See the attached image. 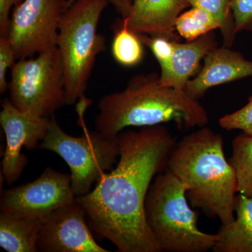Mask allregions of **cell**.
<instances>
[{"label": "cell", "mask_w": 252, "mask_h": 252, "mask_svg": "<svg viewBox=\"0 0 252 252\" xmlns=\"http://www.w3.org/2000/svg\"><path fill=\"white\" fill-rule=\"evenodd\" d=\"M175 31L187 41L195 40L200 36L220 29V24L208 11L192 7L182 12L175 21Z\"/></svg>", "instance_id": "19"}, {"label": "cell", "mask_w": 252, "mask_h": 252, "mask_svg": "<svg viewBox=\"0 0 252 252\" xmlns=\"http://www.w3.org/2000/svg\"><path fill=\"white\" fill-rule=\"evenodd\" d=\"M159 74H139L124 90L99 100L95 129L116 137L129 127H148L174 122L180 130L204 127L209 122L205 109L183 90L159 84Z\"/></svg>", "instance_id": "3"}, {"label": "cell", "mask_w": 252, "mask_h": 252, "mask_svg": "<svg viewBox=\"0 0 252 252\" xmlns=\"http://www.w3.org/2000/svg\"><path fill=\"white\" fill-rule=\"evenodd\" d=\"M216 47L217 43L213 32L195 40L185 43L176 41L170 64L159 74V84L185 91L187 83L198 72L201 61Z\"/></svg>", "instance_id": "14"}, {"label": "cell", "mask_w": 252, "mask_h": 252, "mask_svg": "<svg viewBox=\"0 0 252 252\" xmlns=\"http://www.w3.org/2000/svg\"><path fill=\"white\" fill-rule=\"evenodd\" d=\"M70 4H73L77 0H68ZM108 3L115 8L117 12L122 16V19L128 17L132 9L133 0H107Z\"/></svg>", "instance_id": "26"}, {"label": "cell", "mask_w": 252, "mask_h": 252, "mask_svg": "<svg viewBox=\"0 0 252 252\" xmlns=\"http://www.w3.org/2000/svg\"><path fill=\"white\" fill-rule=\"evenodd\" d=\"M144 45L147 46L157 59L160 71L170 64L176 41L161 36H149L138 34Z\"/></svg>", "instance_id": "21"}, {"label": "cell", "mask_w": 252, "mask_h": 252, "mask_svg": "<svg viewBox=\"0 0 252 252\" xmlns=\"http://www.w3.org/2000/svg\"><path fill=\"white\" fill-rule=\"evenodd\" d=\"M189 6L188 0H133L130 15L123 20L137 34L178 41L175 21Z\"/></svg>", "instance_id": "13"}, {"label": "cell", "mask_w": 252, "mask_h": 252, "mask_svg": "<svg viewBox=\"0 0 252 252\" xmlns=\"http://www.w3.org/2000/svg\"><path fill=\"white\" fill-rule=\"evenodd\" d=\"M229 162L236 172L238 193L252 198V136L242 133L235 137Z\"/></svg>", "instance_id": "18"}, {"label": "cell", "mask_w": 252, "mask_h": 252, "mask_svg": "<svg viewBox=\"0 0 252 252\" xmlns=\"http://www.w3.org/2000/svg\"><path fill=\"white\" fill-rule=\"evenodd\" d=\"M39 148L54 152L66 162L77 197L89 193L93 185L112 170L120 154L117 136L107 137L98 131L88 130L79 137L69 135L55 115L51 117L49 130Z\"/></svg>", "instance_id": "6"}, {"label": "cell", "mask_w": 252, "mask_h": 252, "mask_svg": "<svg viewBox=\"0 0 252 252\" xmlns=\"http://www.w3.org/2000/svg\"><path fill=\"white\" fill-rule=\"evenodd\" d=\"M84 208L77 203L55 210L43 220L36 250L44 252H108L94 240Z\"/></svg>", "instance_id": "11"}, {"label": "cell", "mask_w": 252, "mask_h": 252, "mask_svg": "<svg viewBox=\"0 0 252 252\" xmlns=\"http://www.w3.org/2000/svg\"><path fill=\"white\" fill-rule=\"evenodd\" d=\"M203 62L198 74L185 88L187 95L195 100L202 98L211 88L252 77V61L230 48L222 46L212 49Z\"/></svg>", "instance_id": "12"}, {"label": "cell", "mask_w": 252, "mask_h": 252, "mask_svg": "<svg viewBox=\"0 0 252 252\" xmlns=\"http://www.w3.org/2000/svg\"><path fill=\"white\" fill-rule=\"evenodd\" d=\"M14 50L7 36H0V94L9 90V83L6 81V72L16 63Z\"/></svg>", "instance_id": "24"}, {"label": "cell", "mask_w": 252, "mask_h": 252, "mask_svg": "<svg viewBox=\"0 0 252 252\" xmlns=\"http://www.w3.org/2000/svg\"><path fill=\"white\" fill-rule=\"evenodd\" d=\"M107 0H77L60 23L57 48L64 71L66 104L84 99L88 81L97 56L106 50V39L97 32Z\"/></svg>", "instance_id": "5"}, {"label": "cell", "mask_w": 252, "mask_h": 252, "mask_svg": "<svg viewBox=\"0 0 252 252\" xmlns=\"http://www.w3.org/2000/svg\"><path fill=\"white\" fill-rule=\"evenodd\" d=\"M1 105L0 124L6 141L1 172L7 185H11L27 165V158L21 153L23 147L28 150L39 148L49 130L51 117H39L23 112L8 98L3 99Z\"/></svg>", "instance_id": "10"}, {"label": "cell", "mask_w": 252, "mask_h": 252, "mask_svg": "<svg viewBox=\"0 0 252 252\" xmlns=\"http://www.w3.org/2000/svg\"><path fill=\"white\" fill-rule=\"evenodd\" d=\"M219 124L225 130H240L252 136V96L241 109L220 118Z\"/></svg>", "instance_id": "22"}, {"label": "cell", "mask_w": 252, "mask_h": 252, "mask_svg": "<svg viewBox=\"0 0 252 252\" xmlns=\"http://www.w3.org/2000/svg\"><path fill=\"white\" fill-rule=\"evenodd\" d=\"M144 46L138 34L131 31L122 19L112 43V54L116 62L124 67L137 65L144 59Z\"/></svg>", "instance_id": "17"}, {"label": "cell", "mask_w": 252, "mask_h": 252, "mask_svg": "<svg viewBox=\"0 0 252 252\" xmlns=\"http://www.w3.org/2000/svg\"><path fill=\"white\" fill-rule=\"evenodd\" d=\"M70 175L47 167L36 180L1 193V212L14 216L44 220L55 210L74 203Z\"/></svg>", "instance_id": "9"}, {"label": "cell", "mask_w": 252, "mask_h": 252, "mask_svg": "<svg viewBox=\"0 0 252 252\" xmlns=\"http://www.w3.org/2000/svg\"><path fill=\"white\" fill-rule=\"evenodd\" d=\"M68 0H24L13 9L7 36L16 60L57 47L60 23Z\"/></svg>", "instance_id": "8"}, {"label": "cell", "mask_w": 252, "mask_h": 252, "mask_svg": "<svg viewBox=\"0 0 252 252\" xmlns=\"http://www.w3.org/2000/svg\"><path fill=\"white\" fill-rule=\"evenodd\" d=\"M119 160L94 190L76 198L91 229L120 252H160L146 218L145 201L158 174L167 167L177 142L165 126L143 127L117 135Z\"/></svg>", "instance_id": "1"}, {"label": "cell", "mask_w": 252, "mask_h": 252, "mask_svg": "<svg viewBox=\"0 0 252 252\" xmlns=\"http://www.w3.org/2000/svg\"><path fill=\"white\" fill-rule=\"evenodd\" d=\"M191 7H198L208 11L220 24L223 46L230 48L236 35L234 20L230 9V0H188Z\"/></svg>", "instance_id": "20"}, {"label": "cell", "mask_w": 252, "mask_h": 252, "mask_svg": "<svg viewBox=\"0 0 252 252\" xmlns=\"http://www.w3.org/2000/svg\"><path fill=\"white\" fill-rule=\"evenodd\" d=\"M145 213L161 252H206L215 246L216 234L199 229L198 215L189 205L185 186L167 168L149 187Z\"/></svg>", "instance_id": "4"}, {"label": "cell", "mask_w": 252, "mask_h": 252, "mask_svg": "<svg viewBox=\"0 0 252 252\" xmlns=\"http://www.w3.org/2000/svg\"><path fill=\"white\" fill-rule=\"evenodd\" d=\"M24 0H0V36L7 35L11 9Z\"/></svg>", "instance_id": "25"}, {"label": "cell", "mask_w": 252, "mask_h": 252, "mask_svg": "<svg viewBox=\"0 0 252 252\" xmlns=\"http://www.w3.org/2000/svg\"><path fill=\"white\" fill-rule=\"evenodd\" d=\"M43 220L23 218L1 212L0 247L9 252H35Z\"/></svg>", "instance_id": "16"}, {"label": "cell", "mask_w": 252, "mask_h": 252, "mask_svg": "<svg viewBox=\"0 0 252 252\" xmlns=\"http://www.w3.org/2000/svg\"><path fill=\"white\" fill-rule=\"evenodd\" d=\"M167 168L185 186L192 207L221 224L235 220L238 181L220 134L204 126L186 135L172 149Z\"/></svg>", "instance_id": "2"}, {"label": "cell", "mask_w": 252, "mask_h": 252, "mask_svg": "<svg viewBox=\"0 0 252 252\" xmlns=\"http://www.w3.org/2000/svg\"><path fill=\"white\" fill-rule=\"evenodd\" d=\"M235 32L252 31V0H230Z\"/></svg>", "instance_id": "23"}, {"label": "cell", "mask_w": 252, "mask_h": 252, "mask_svg": "<svg viewBox=\"0 0 252 252\" xmlns=\"http://www.w3.org/2000/svg\"><path fill=\"white\" fill-rule=\"evenodd\" d=\"M235 220L222 224L216 234L215 252H252V198L238 193Z\"/></svg>", "instance_id": "15"}, {"label": "cell", "mask_w": 252, "mask_h": 252, "mask_svg": "<svg viewBox=\"0 0 252 252\" xmlns=\"http://www.w3.org/2000/svg\"><path fill=\"white\" fill-rule=\"evenodd\" d=\"M11 72L9 99L16 108L50 118L65 105L64 71L57 47L18 60Z\"/></svg>", "instance_id": "7"}]
</instances>
